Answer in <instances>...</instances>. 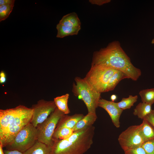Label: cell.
Wrapping results in <instances>:
<instances>
[{
    "instance_id": "obj_5",
    "label": "cell",
    "mask_w": 154,
    "mask_h": 154,
    "mask_svg": "<svg viewBox=\"0 0 154 154\" xmlns=\"http://www.w3.org/2000/svg\"><path fill=\"white\" fill-rule=\"evenodd\" d=\"M118 70L103 65L91 66L84 79L96 91L101 94L105 92L109 79Z\"/></svg>"
},
{
    "instance_id": "obj_22",
    "label": "cell",
    "mask_w": 154,
    "mask_h": 154,
    "mask_svg": "<svg viewBox=\"0 0 154 154\" xmlns=\"http://www.w3.org/2000/svg\"><path fill=\"white\" fill-rule=\"evenodd\" d=\"M142 102L152 105L154 103V88L143 90L139 92Z\"/></svg>"
},
{
    "instance_id": "obj_17",
    "label": "cell",
    "mask_w": 154,
    "mask_h": 154,
    "mask_svg": "<svg viewBox=\"0 0 154 154\" xmlns=\"http://www.w3.org/2000/svg\"><path fill=\"white\" fill-rule=\"evenodd\" d=\"M152 105L146 103H139L134 109L133 114L138 118L143 119L151 111Z\"/></svg>"
},
{
    "instance_id": "obj_23",
    "label": "cell",
    "mask_w": 154,
    "mask_h": 154,
    "mask_svg": "<svg viewBox=\"0 0 154 154\" xmlns=\"http://www.w3.org/2000/svg\"><path fill=\"white\" fill-rule=\"evenodd\" d=\"M14 5H0V21L7 19L12 12Z\"/></svg>"
},
{
    "instance_id": "obj_21",
    "label": "cell",
    "mask_w": 154,
    "mask_h": 154,
    "mask_svg": "<svg viewBox=\"0 0 154 154\" xmlns=\"http://www.w3.org/2000/svg\"><path fill=\"white\" fill-rule=\"evenodd\" d=\"M138 98L137 95L133 96L129 95L128 97L122 98L120 101L116 102V104L120 108L123 110L129 109L137 101Z\"/></svg>"
},
{
    "instance_id": "obj_14",
    "label": "cell",
    "mask_w": 154,
    "mask_h": 154,
    "mask_svg": "<svg viewBox=\"0 0 154 154\" xmlns=\"http://www.w3.org/2000/svg\"><path fill=\"white\" fill-rule=\"evenodd\" d=\"M97 118L96 114L88 113L72 128L73 132L92 125Z\"/></svg>"
},
{
    "instance_id": "obj_8",
    "label": "cell",
    "mask_w": 154,
    "mask_h": 154,
    "mask_svg": "<svg viewBox=\"0 0 154 154\" xmlns=\"http://www.w3.org/2000/svg\"><path fill=\"white\" fill-rule=\"evenodd\" d=\"M118 141L124 151L141 146L145 141L139 131V125H131L119 135Z\"/></svg>"
},
{
    "instance_id": "obj_26",
    "label": "cell",
    "mask_w": 154,
    "mask_h": 154,
    "mask_svg": "<svg viewBox=\"0 0 154 154\" xmlns=\"http://www.w3.org/2000/svg\"><path fill=\"white\" fill-rule=\"evenodd\" d=\"M144 119L149 122L154 127V110L147 115Z\"/></svg>"
},
{
    "instance_id": "obj_31",
    "label": "cell",
    "mask_w": 154,
    "mask_h": 154,
    "mask_svg": "<svg viewBox=\"0 0 154 154\" xmlns=\"http://www.w3.org/2000/svg\"><path fill=\"white\" fill-rule=\"evenodd\" d=\"M117 98V96L115 94H113L111 96L110 99L112 101L114 102L116 100Z\"/></svg>"
},
{
    "instance_id": "obj_24",
    "label": "cell",
    "mask_w": 154,
    "mask_h": 154,
    "mask_svg": "<svg viewBox=\"0 0 154 154\" xmlns=\"http://www.w3.org/2000/svg\"><path fill=\"white\" fill-rule=\"evenodd\" d=\"M141 146L146 154H154V139L145 142Z\"/></svg>"
},
{
    "instance_id": "obj_29",
    "label": "cell",
    "mask_w": 154,
    "mask_h": 154,
    "mask_svg": "<svg viewBox=\"0 0 154 154\" xmlns=\"http://www.w3.org/2000/svg\"><path fill=\"white\" fill-rule=\"evenodd\" d=\"M14 0H0V5H14Z\"/></svg>"
},
{
    "instance_id": "obj_16",
    "label": "cell",
    "mask_w": 154,
    "mask_h": 154,
    "mask_svg": "<svg viewBox=\"0 0 154 154\" xmlns=\"http://www.w3.org/2000/svg\"><path fill=\"white\" fill-rule=\"evenodd\" d=\"M125 78H129L127 75L123 72L118 70L109 79L106 87L105 92L113 90L120 81Z\"/></svg>"
},
{
    "instance_id": "obj_11",
    "label": "cell",
    "mask_w": 154,
    "mask_h": 154,
    "mask_svg": "<svg viewBox=\"0 0 154 154\" xmlns=\"http://www.w3.org/2000/svg\"><path fill=\"white\" fill-rule=\"evenodd\" d=\"M84 116L82 114H76L70 116L64 115L59 121L56 127H66L72 129Z\"/></svg>"
},
{
    "instance_id": "obj_10",
    "label": "cell",
    "mask_w": 154,
    "mask_h": 154,
    "mask_svg": "<svg viewBox=\"0 0 154 154\" xmlns=\"http://www.w3.org/2000/svg\"><path fill=\"white\" fill-rule=\"evenodd\" d=\"M98 106L104 109L107 112L116 127H119V118L123 110L117 106L116 102L100 98L98 102Z\"/></svg>"
},
{
    "instance_id": "obj_4",
    "label": "cell",
    "mask_w": 154,
    "mask_h": 154,
    "mask_svg": "<svg viewBox=\"0 0 154 154\" xmlns=\"http://www.w3.org/2000/svg\"><path fill=\"white\" fill-rule=\"evenodd\" d=\"M73 84L72 92L81 99L87 108L88 113L96 114V109L101 98V93L96 91L84 79L76 77Z\"/></svg>"
},
{
    "instance_id": "obj_32",
    "label": "cell",
    "mask_w": 154,
    "mask_h": 154,
    "mask_svg": "<svg viewBox=\"0 0 154 154\" xmlns=\"http://www.w3.org/2000/svg\"><path fill=\"white\" fill-rule=\"evenodd\" d=\"M3 147L2 144L0 143V154H5L4 150L3 149Z\"/></svg>"
},
{
    "instance_id": "obj_3",
    "label": "cell",
    "mask_w": 154,
    "mask_h": 154,
    "mask_svg": "<svg viewBox=\"0 0 154 154\" xmlns=\"http://www.w3.org/2000/svg\"><path fill=\"white\" fill-rule=\"evenodd\" d=\"M93 125L76 131L67 139L54 141L50 154H84L93 143Z\"/></svg>"
},
{
    "instance_id": "obj_19",
    "label": "cell",
    "mask_w": 154,
    "mask_h": 154,
    "mask_svg": "<svg viewBox=\"0 0 154 154\" xmlns=\"http://www.w3.org/2000/svg\"><path fill=\"white\" fill-rule=\"evenodd\" d=\"M69 95L66 94L54 98V101L57 108L65 115L70 112L68 106V101Z\"/></svg>"
},
{
    "instance_id": "obj_33",
    "label": "cell",
    "mask_w": 154,
    "mask_h": 154,
    "mask_svg": "<svg viewBox=\"0 0 154 154\" xmlns=\"http://www.w3.org/2000/svg\"><path fill=\"white\" fill-rule=\"evenodd\" d=\"M152 44H154V38H153L151 41Z\"/></svg>"
},
{
    "instance_id": "obj_25",
    "label": "cell",
    "mask_w": 154,
    "mask_h": 154,
    "mask_svg": "<svg viewBox=\"0 0 154 154\" xmlns=\"http://www.w3.org/2000/svg\"><path fill=\"white\" fill-rule=\"evenodd\" d=\"M124 152L125 154H146L142 146L127 149Z\"/></svg>"
},
{
    "instance_id": "obj_20",
    "label": "cell",
    "mask_w": 154,
    "mask_h": 154,
    "mask_svg": "<svg viewBox=\"0 0 154 154\" xmlns=\"http://www.w3.org/2000/svg\"><path fill=\"white\" fill-rule=\"evenodd\" d=\"M72 129L66 127H56L52 140L54 141L65 139L69 137L73 133Z\"/></svg>"
},
{
    "instance_id": "obj_13",
    "label": "cell",
    "mask_w": 154,
    "mask_h": 154,
    "mask_svg": "<svg viewBox=\"0 0 154 154\" xmlns=\"http://www.w3.org/2000/svg\"><path fill=\"white\" fill-rule=\"evenodd\" d=\"M139 125L140 133L145 142L154 139V127L149 122L143 119Z\"/></svg>"
},
{
    "instance_id": "obj_30",
    "label": "cell",
    "mask_w": 154,
    "mask_h": 154,
    "mask_svg": "<svg viewBox=\"0 0 154 154\" xmlns=\"http://www.w3.org/2000/svg\"><path fill=\"white\" fill-rule=\"evenodd\" d=\"M4 151L5 154H24L23 153L16 150H4Z\"/></svg>"
},
{
    "instance_id": "obj_12",
    "label": "cell",
    "mask_w": 154,
    "mask_h": 154,
    "mask_svg": "<svg viewBox=\"0 0 154 154\" xmlns=\"http://www.w3.org/2000/svg\"><path fill=\"white\" fill-rule=\"evenodd\" d=\"M59 23L73 28H81V23L75 12H72L63 16Z\"/></svg>"
},
{
    "instance_id": "obj_6",
    "label": "cell",
    "mask_w": 154,
    "mask_h": 154,
    "mask_svg": "<svg viewBox=\"0 0 154 154\" xmlns=\"http://www.w3.org/2000/svg\"><path fill=\"white\" fill-rule=\"evenodd\" d=\"M37 140V127L30 123L23 127L16 135L12 143L5 147L6 150H16L23 153Z\"/></svg>"
},
{
    "instance_id": "obj_7",
    "label": "cell",
    "mask_w": 154,
    "mask_h": 154,
    "mask_svg": "<svg viewBox=\"0 0 154 154\" xmlns=\"http://www.w3.org/2000/svg\"><path fill=\"white\" fill-rule=\"evenodd\" d=\"M65 115L57 108L47 119L37 127L38 140L52 147L54 142L52 137L60 119Z\"/></svg>"
},
{
    "instance_id": "obj_1",
    "label": "cell",
    "mask_w": 154,
    "mask_h": 154,
    "mask_svg": "<svg viewBox=\"0 0 154 154\" xmlns=\"http://www.w3.org/2000/svg\"><path fill=\"white\" fill-rule=\"evenodd\" d=\"M103 65L121 71L133 81L141 75V70L135 67L118 41L110 43L105 47L94 52L91 66Z\"/></svg>"
},
{
    "instance_id": "obj_28",
    "label": "cell",
    "mask_w": 154,
    "mask_h": 154,
    "mask_svg": "<svg viewBox=\"0 0 154 154\" xmlns=\"http://www.w3.org/2000/svg\"><path fill=\"white\" fill-rule=\"evenodd\" d=\"M6 80V74L4 71L2 70L0 73V83L3 84L5 82Z\"/></svg>"
},
{
    "instance_id": "obj_27",
    "label": "cell",
    "mask_w": 154,
    "mask_h": 154,
    "mask_svg": "<svg viewBox=\"0 0 154 154\" xmlns=\"http://www.w3.org/2000/svg\"><path fill=\"white\" fill-rule=\"evenodd\" d=\"M111 1L110 0H90L89 2L92 4L102 5L108 3Z\"/></svg>"
},
{
    "instance_id": "obj_2",
    "label": "cell",
    "mask_w": 154,
    "mask_h": 154,
    "mask_svg": "<svg viewBox=\"0 0 154 154\" xmlns=\"http://www.w3.org/2000/svg\"><path fill=\"white\" fill-rule=\"evenodd\" d=\"M33 112L31 108L21 105L0 110V143L3 147L11 144L20 130L31 123Z\"/></svg>"
},
{
    "instance_id": "obj_15",
    "label": "cell",
    "mask_w": 154,
    "mask_h": 154,
    "mask_svg": "<svg viewBox=\"0 0 154 154\" xmlns=\"http://www.w3.org/2000/svg\"><path fill=\"white\" fill-rule=\"evenodd\" d=\"M51 147L37 140L24 154H50Z\"/></svg>"
},
{
    "instance_id": "obj_9",
    "label": "cell",
    "mask_w": 154,
    "mask_h": 154,
    "mask_svg": "<svg viewBox=\"0 0 154 154\" xmlns=\"http://www.w3.org/2000/svg\"><path fill=\"white\" fill-rule=\"evenodd\" d=\"M57 108L53 101H46L41 99L32 105V117L31 123L35 127L42 123Z\"/></svg>"
},
{
    "instance_id": "obj_18",
    "label": "cell",
    "mask_w": 154,
    "mask_h": 154,
    "mask_svg": "<svg viewBox=\"0 0 154 154\" xmlns=\"http://www.w3.org/2000/svg\"><path fill=\"white\" fill-rule=\"evenodd\" d=\"M57 33L56 37L63 38L69 36L77 35L81 28H73L62 24H58L56 26Z\"/></svg>"
}]
</instances>
